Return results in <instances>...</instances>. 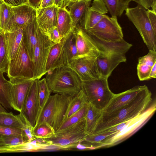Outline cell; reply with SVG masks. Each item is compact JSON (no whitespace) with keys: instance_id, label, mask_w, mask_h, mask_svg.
I'll return each mask as SVG.
<instances>
[{"instance_id":"cell-7","label":"cell","mask_w":156,"mask_h":156,"mask_svg":"<svg viewBox=\"0 0 156 156\" xmlns=\"http://www.w3.org/2000/svg\"><path fill=\"white\" fill-rule=\"evenodd\" d=\"M88 135L84 118L69 127L55 131L53 137L46 139L54 144L76 148L77 144L84 141Z\"/></svg>"},{"instance_id":"cell-31","label":"cell","mask_w":156,"mask_h":156,"mask_svg":"<svg viewBox=\"0 0 156 156\" xmlns=\"http://www.w3.org/2000/svg\"><path fill=\"white\" fill-rule=\"evenodd\" d=\"M3 73L0 72V103L5 109H12L10 101L12 84L4 78Z\"/></svg>"},{"instance_id":"cell-50","label":"cell","mask_w":156,"mask_h":156,"mask_svg":"<svg viewBox=\"0 0 156 156\" xmlns=\"http://www.w3.org/2000/svg\"><path fill=\"white\" fill-rule=\"evenodd\" d=\"M149 76L150 79L156 78V62L154 63L152 67L149 74Z\"/></svg>"},{"instance_id":"cell-4","label":"cell","mask_w":156,"mask_h":156,"mask_svg":"<svg viewBox=\"0 0 156 156\" xmlns=\"http://www.w3.org/2000/svg\"><path fill=\"white\" fill-rule=\"evenodd\" d=\"M108 78L100 76L94 80L81 81V90L88 103L102 111L114 94L109 87Z\"/></svg>"},{"instance_id":"cell-49","label":"cell","mask_w":156,"mask_h":156,"mask_svg":"<svg viewBox=\"0 0 156 156\" xmlns=\"http://www.w3.org/2000/svg\"><path fill=\"white\" fill-rule=\"evenodd\" d=\"M41 0H28V4L36 10L39 8Z\"/></svg>"},{"instance_id":"cell-11","label":"cell","mask_w":156,"mask_h":156,"mask_svg":"<svg viewBox=\"0 0 156 156\" xmlns=\"http://www.w3.org/2000/svg\"><path fill=\"white\" fill-rule=\"evenodd\" d=\"M72 33L76 39L77 58L85 57L97 58L98 56L99 51L90 35L81 25L78 24Z\"/></svg>"},{"instance_id":"cell-24","label":"cell","mask_w":156,"mask_h":156,"mask_svg":"<svg viewBox=\"0 0 156 156\" xmlns=\"http://www.w3.org/2000/svg\"><path fill=\"white\" fill-rule=\"evenodd\" d=\"M58 95V94H56L51 95L40 117L37 120L33 129L43 124H48L52 128V125L57 102Z\"/></svg>"},{"instance_id":"cell-26","label":"cell","mask_w":156,"mask_h":156,"mask_svg":"<svg viewBox=\"0 0 156 156\" xmlns=\"http://www.w3.org/2000/svg\"><path fill=\"white\" fill-rule=\"evenodd\" d=\"M56 27L62 38H66L72 32V19L66 8L58 7Z\"/></svg>"},{"instance_id":"cell-20","label":"cell","mask_w":156,"mask_h":156,"mask_svg":"<svg viewBox=\"0 0 156 156\" xmlns=\"http://www.w3.org/2000/svg\"><path fill=\"white\" fill-rule=\"evenodd\" d=\"M40 29L36 16L23 28V38L28 54L32 62Z\"/></svg>"},{"instance_id":"cell-55","label":"cell","mask_w":156,"mask_h":156,"mask_svg":"<svg viewBox=\"0 0 156 156\" xmlns=\"http://www.w3.org/2000/svg\"><path fill=\"white\" fill-rule=\"evenodd\" d=\"M63 3V5L65 8H66V7L67 0H62Z\"/></svg>"},{"instance_id":"cell-57","label":"cell","mask_w":156,"mask_h":156,"mask_svg":"<svg viewBox=\"0 0 156 156\" xmlns=\"http://www.w3.org/2000/svg\"><path fill=\"white\" fill-rule=\"evenodd\" d=\"M4 2L2 0H0V5Z\"/></svg>"},{"instance_id":"cell-10","label":"cell","mask_w":156,"mask_h":156,"mask_svg":"<svg viewBox=\"0 0 156 156\" xmlns=\"http://www.w3.org/2000/svg\"><path fill=\"white\" fill-rule=\"evenodd\" d=\"M97 58L87 57L77 58L72 60L67 66L75 72L81 81L94 80L100 77Z\"/></svg>"},{"instance_id":"cell-2","label":"cell","mask_w":156,"mask_h":156,"mask_svg":"<svg viewBox=\"0 0 156 156\" xmlns=\"http://www.w3.org/2000/svg\"><path fill=\"white\" fill-rule=\"evenodd\" d=\"M45 78L51 93L72 96L81 90V81L72 69L65 66L47 72Z\"/></svg>"},{"instance_id":"cell-25","label":"cell","mask_w":156,"mask_h":156,"mask_svg":"<svg viewBox=\"0 0 156 156\" xmlns=\"http://www.w3.org/2000/svg\"><path fill=\"white\" fill-rule=\"evenodd\" d=\"M73 96H67L58 94L52 125L55 132L59 129L63 123L69 105Z\"/></svg>"},{"instance_id":"cell-37","label":"cell","mask_w":156,"mask_h":156,"mask_svg":"<svg viewBox=\"0 0 156 156\" xmlns=\"http://www.w3.org/2000/svg\"><path fill=\"white\" fill-rule=\"evenodd\" d=\"M88 104L89 103L85 104L79 110L69 117L63 123L57 130L64 129L76 123L81 119L85 118L87 112Z\"/></svg>"},{"instance_id":"cell-46","label":"cell","mask_w":156,"mask_h":156,"mask_svg":"<svg viewBox=\"0 0 156 156\" xmlns=\"http://www.w3.org/2000/svg\"><path fill=\"white\" fill-rule=\"evenodd\" d=\"M6 4L11 7H15L28 4V0H2Z\"/></svg>"},{"instance_id":"cell-35","label":"cell","mask_w":156,"mask_h":156,"mask_svg":"<svg viewBox=\"0 0 156 156\" xmlns=\"http://www.w3.org/2000/svg\"><path fill=\"white\" fill-rule=\"evenodd\" d=\"M115 132L106 131L98 133L88 134L83 141L90 144H85L89 147L90 150L97 149L98 145L103 140Z\"/></svg>"},{"instance_id":"cell-23","label":"cell","mask_w":156,"mask_h":156,"mask_svg":"<svg viewBox=\"0 0 156 156\" xmlns=\"http://www.w3.org/2000/svg\"><path fill=\"white\" fill-rule=\"evenodd\" d=\"M63 44L61 42L54 44L50 50L46 67V72L66 66L63 52Z\"/></svg>"},{"instance_id":"cell-42","label":"cell","mask_w":156,"mask_h":156,"mask_svg":"<svg viewBox=\"0 0 156 156\" xmlns=\"http://www.w3.org/2000/svg\"><path fill=\"white\" fill-rule=\"evenodd\" d=\"M0 134L6 135H21V129L0 126Z\"/></svg>"},{"instance_id":"cell-16","label":"cell","mask_w":156,"mask_h":156,"mask_svg":"<svg viewBox=\"0 0 156 156\" xmlns=\"http://www.w3.org/2000/svg\"><path fill=\"white\" fill-rule=\"evenodd\" d=\"M58 7L51 6L36 9V18L41 31L47 35L49 31L56 26Z\"/></svg>"},{"instance_id":"cell-5","label":"cell","mask_w":156,"mask_h":156,"mask_svg":"<svg viewBox=\"0 0 156 156\" xmlns=\"http://www.w3.org/2000/svg\"><path fill=\"white\" fill-rule=\"evenodd\" d=\"M125 11L126 15L138 30L148 50L156 51V31L150 22L146 10L138 4Z\"/></svg>"},{"instance_id":"cell-8","label":"cell","mask_w":156,"mask_h":156,"mask_svg":"<svg viewBox=\"0 0 156 156\" xmlns=\"http://www.w3.org/2000/svg\"><path fill=\"white\" fill-rule=\"evenodd\" d=\"M117 16L105 15L94 27L86 31L89 34L101 40L115 41L123 39L122 29Z\"/></svg>"},{"instance_id":"cell-17","label":"cell","mask_w":156,"mask_h":156,"mask_svg":"<svg viewBox=\"0 0 156 156\" xmlns=\"http://www.w3.org/2000/svg\"><path fill=\"white\" fill-rule=\"evenodd\" d=\"M91 5L86 13L81 26L85 31L94 27L108 12L102 0H93Z\"/></svg>"},{"instance_id":"cell-28","label":"cell","mask_w":156,"mask_h":156,"mask_svg":"<svg viewBox=\"0 0 156 156\" xmlns=\"http://www.w3.org/2000/svg\"><path fill=\"white\" fill-rule=\"evenodd\" d=\"M63 52L66 66L72 60L77 58V51L76 39L72 32L67 37L62 38Z\"/></svg>"},{"instance_id":"cell-51","label":"cell","mask_w":156,"mask_h":156,"mask_svg":"<svg viewBox=\"0 0 156 156\" xmlns=\"http://www.w3.org/2000/svg\"><path fill=\"white\" fill-rule=\"evenodd\" d=\"M54 4L56 7L65 8L62 0H53Z\"/></svg>"},{"instance_id":"cell-47","label":"cell","mask_w":156,"mask_h":156,"mask_svg":"<svg viewBox=\"0 0 156 156\" xmlns=\"http://www.w3.org/2000/svg\"><path fill=\"white\" fill-rule=\"evenodd\" d=\"M129 120L121 122L116 125L110 128L106 131H108L111 132H116L118 131L124 127L128 123Z\"/></svg>"},{"instance_id":"cell-29","label":"cell","mask_w":156,"mask_h":156,"mask_svg":"<svg viewBox=\"0 0 156 156\" xmlns=\"http://www.w3.org/2000/svg\"><path fill=\"white\" fill-rule=\"evenodd\" d=\"M26 125V120L20 114L15 115L12 112H0V126L22 129Z\"/></svg>"},{"instance_id":"cell-32","label":"cell","mask_w":156,"mask_h":156,"mask_svg":"<svg viewBox=\"0 0 156 156\" xmlns=\"http://www.w3.org/2000/svg\"><path fill=\"white\" fill-rule=\"evenodd\" d=\"M37 86L39 107L37 120L47 104L51 93L45 78L37 79Z\"/></svg>"},{"instance_id":"cell-38","label":"cell","mask_w":156,"mask_h":156,"mask_svg":"<svg viewBox=\"0 0 156 156\" xmlns=\"http://www.w3.org/2000/svg\"><path fill=\"white\" fill-rule=\"evenodd\" d=\"M12 15L11 6L4 2L0 5V30L4 31Z\"/></svg>"},{"instance_id":"cell-44","label":"cell","mask_w":156,"mask_h":156,"mask_svg":"<svg viewBox=\"0 0 156 156\" xmlns=\"http://www.w3.org/2000/svg\"><path fill=\"white\" fill-rule=\"evenodd\" d=\"M49 38L54 43H60L62 38L60 37L56 27L51 29L47 35Z\"/></svg>"},{"instance_id":"cell-43","label":"cell","mask_w":156,"mask_h":156,"mask_svg":"<svg viewBox=\"0 0 156 156\" xmlns=\"http://www.w3.org/2000/svg\"><path fill=\"white\" fill-rule=\"evenodd\" d=\"M137 3L144 8L146 10L151 8V9L156 11V0H134Z\"/></svg>"},{"instance_id":"cell-48","label":"cell","mask_w":156,"mask_h":156,"mask_svg":"<svg viewBox=\"0 0 156 156\" xmlns=\"http://www.w3.org/2000/svg\"><path fill=\"white\" fill-rule=\"evenodd\" d=\"M54 5L53 0H41L39 8H47Z\"/></svg>"},{"instance_id":"cell-18","label":"cell","mask_w":156,"mask_h":156,"mask_svg":"<svg viewBox=\"0 0 156 156\" xmlns=\"http://www.w3.org/2000/svg\"><path fill=\"white\" fill-rule=\"evenodd\" d=\"M145 85L135 86L121 93L114 94L109 102L102 111V114L109 113L128 103L136 97Z\"/></svg>"},{"instance_id":"cell-30","label":"cell","mask_w":156,"mask_h":156,"mask_svg":"<svg viewBox=\"0 0 156 156\" xmlns=\"http://www.w3.org/2000/svg\"><path fill=\"white\" fill-rule=\"evenodd\" d=\"M102 112V111L89 103L87 112L85 117L86 130L88 134L93 133L101 116Z\"/></svg>"},{"instance_id":"cell-56","label":"cell","mask_w":156,"mask_h":156,"mask_svg":"<svg viewBox=\"0 0 156 156\" xmlns=\"http://www.w3.org/2000/svg\"><path fill=\"white\" fill-rule=\"evenodd\" d=\"M1 134H0V136H1ZM5 147H4V146H3L2 145H1L0 144V149H2V148H4Z\"/></svg>"},{"instance_id":"cell-54","label":"cell","mask_w":156,"mask_h":156,"mask_svg":"<svg viewBox=\"0 0 156 156\" xmlns=\"http://www.w3.org/2000/svg\"><path fill=\"white\" fill-rule=\"evenodd\" d=\"M76 0H67L66 7L68 6L69 3L71 2H75Z\"/></svg>"},{"instance_id":"cell-19","label":"cell","mask_w":156,"mask_h":156,"mask_svg":"<svg viewBox=\"0 0 156 156\" xmlns=\"http://www.w3.org/2000/svg\"><path fill=\"white\" fill-rule=\"evenodd\" d=\"M90 36L99 52L102 53H119L125 55L132 46V44L127 42L123 39L115 41H109Z\"/></svg>"},{"instance_id":"cell-41","label":"cell","mask_w":156,"mask_h":156,"mask_svg":"<svg viewBox=\"0 0 156 156\" xmlns=\"http://www.w3.org/2000/svg\"><path fill=\"white\" fill-rule=\"evenodd\" d=\"M33 127L26 119L25 126L23 128L21 129V135L24 143L30 142L36 138L34 134Z\"/></svg>"},{"instance_id":"cell-15","label":"cell","mask_w":156,"mask_h":156,"mask_svg":"<svg viewBox=\"0 0 156 156\" xmlns=\"http://www.w3.org/2000/svg\"><path fill=\"white\" fill-rule=\"evenodd\" d=\"M126 60L125 54L99 52L96 59V63L100 76L108 78L120 63Z\"/></svg>"},{"instance_id":"cell-27","label":"cell","mask_w":156,"mask_h":156,"mask_svg":"<svg viewBox=\"0 0 156 156\" xmlns=\"http://www.w3.org/2000/svg\"><path fill=\"white\" fill-rule=\"evenodd\" d=\"M5 36L10 61L17 53L23 38V28L13 32H6Z\"/></svg>"},{"instance_id":"cell-33","label":"cell","mask_w":156,"mask_h":156,"mask_svg":"<svg viewBox=\"0 0 156 156\" xmlns=\"http://www.w3.org/2000/svg\"><path fill=\"white\" fill-rule=\"evenodd\" d=\"M88 103L85 94L81 90L72 97L64 116L63 122L84 105Z\"/></svg>"},{"instance_id":"cell-21","label":"cell","mask_w":156,"mask_h":156,"mask_svg":"<svg viewBox=\"0 0 156 156\" xmlns=\"http://www.w3.org/2000/svg\"><path fill=\"white\" fill-rule=\"evenodd\" d=\"M92 0H76L69 4L67 7L72 20V30L80 22L81 26L86 13L90 6Z\"/></svg>"},{"instance_id":"cell-3","label":"cell","mask_w":156,"mask_h":156,"mask_svg":"<svg viewBox=\"0 0 156 156\" xmlns=\"http://www.w3.org/2000/svg\"><path fill=\"white\" fill-rule=\"evenodd\" d=\"M156 110L155 100L144 112L129 120L128 123L120 130L103 140L97 149L109 147L116 145L127 139L142 127L151 118Z\"/></svg>"},{"instance_id":"cell-36","label":"cell","mask_w":156,"mask_h":156,"mask_svg":"<svg viewBox=\"0 0 156 156\" xmlns=\"http://www.w3.org/2000/svg\"><path fill=\"white\" fill-rule=\"evenodd\" d=\"M111 16H121L126 8L121 0H102Z\"/></svg>"},{"instance_id":"cell-39","label":"cell","mask_w":156,"mask_h":156,"mask_svg":"<svg viewBox=\"0 0 156 156\" xmlns=\"http://www.w3.org/2000/svg\"><path fill=\"white\" fill-rule=\"evenodd\" d=\"M33 133L36 138L49 139L53 137L55 132L50 125L42 124L33 129Z\"/></svg>"},{"instance_id":"cell-1","label":"cell","mask_w":156,"mask_h":156,"mask_svg":"<svg viewBox=\"0 0 156 156\" xmlns=\"http://www.w3.org/2000/svg\"><path fill=\"white\" fill-rule=\"evenodd\" d=\"M152 101L151 93L145 85L128 103L109 113L102 114L92 134L105 131L116 125L131 120L145 111Z\"/></svg>"},{"instance_id":"cell-40","label":"cell","mask_w":156,"mask_h":156,"mask_svg":"<svg viewBox=\"0 0 156 156\" xmlns=\"http://www.w3.org/2000/svg\"><path fill=\"white\" fill-rule=\"evenodd\" d=\"M24 143L21 135H6L1 134L0 144L4 147H11Z\"/></svg>"},{"instance_id":"cell-58","label":"cell","mask_w":156,"mask_h":156,"mask_svg":"<svg viewBox=\"0 0 156 156\" xmlns=\"http://www.w3.org/2000/svg\"></svg>"},{"instance_id":"cell-6","label":"cell","mask_w":156,"mask_h":156,"mask_svg":"<svg viewBox=\"0 0 156 156\" xmlns=\"http://www.w3.org/2000/svg\"><path fill=\"white\" fill-rule=\"evenodd\" d=\"M7 73L9 78L34 80L33 63L28 54L23 38L16 55L9 62Z\"/></svg>"},{"instance_id":"cell-14","label":"cell","mask_w":156,"mask_h":156,"mask_svg":"<svg viewBox=\"0 0 156 156\" xmlns=\"http://www.w3.org/2000/svg\"><path fill=\"white\" fill-rule=\"evenodd\" d=\"M12 84L10 104L12 109L20 112L25 98L34 80L9 78Z\"/></svg>"},{"instance_id":"cell-45","label":"cell","mask_w":156,"mask_h":156,"mask_svg":"<svg viewBox=\"0 0 156 156\" xmlns=\"http://www.w3.org/2000/svg\"><path fill=\"white\" fill-rule=\"evenodd\" d=\"M146 11L150 22L154 30L156 31V11L150 9Z\"/></svg>"},{"instance_id":"cell-53","label":"cell","mask_w":156,"mask_h":156,"mask_svg":"<svg viewBox=\"0 0 156 156\" xmlns=\"http://www.w3.org/2000/svg\"><path fill=\"white\" fill-rule=\"evenodd\" d=\"M0 112H6L7 111L5 109L2 105L0 103Z\"/></svg>"},{"instance_id":"cell-52","label":"cell","mask_w":156,"mask_h":156,"mask_svg":"<svg viewBox=\"0 0 156 156\" xmlns=\"http://www.w3.org/2000/svg\"><path fill=\"white\" fill-rule=\"evenodd\" d=\"M134 0H121L122 4L126 9L128 7L129 5V3L132 1Z\"/></svg>"},{"instance_id":"cell-34","label":"cell","mask_w":156,"mask_h":156,"mask_svg":"<svg viewBox=\"0 0 156 156\" xmlns=\"http://www.w3.org/2000/svg\"><path fill=\"white\" fill-rule=\"evenodd\" d=\"M9 62L5 33L0 30V72L7 73Z\"/></svg>"},{"instance_id":"cell-22","label":"cell","mask_w":156,"mask_h":156,"mask_svg":"<svg viewBox=\"0 0 156 156\" xmlns=\"http://www.w3.org/2000/svg\"><path fill=\"white\" fill-rule=\"evenodd\" d=\"M156 62V51L149 50L147 54L139 58L137 70L140 81L150 80L149 75L151 70Z\"/></svg>"},{"instance_id":"cell-13","label":"cell","mask_w":156,"mask_h":156,"mask_svg":"<svg viewBox=\"0 0 156 156\" xmlns=\"http://www.w3.org/2000/svg\"><path fill=\"white\" fill-rule=\"evenodd\" d=\"M37 79L32 83L24 101L20 114L34 127L38 111Z\"/></svg>"},{"instance_id":"cell-9","label":"cell","mask_w":156,"mask_h":156,"mask_svg":"<svg viewBox=\"0 0 156 156\" xmlns=\"http://www.w3.org/2000/svg\"><path fill=\"white\" fill-rule=\"evenodd\" d=\"M54 44L40 29L33 61L34 80L40 79L46 73V67L48 57L51 48Z\"/></svg>"},{"instance_id":"cell-12","label":"cell","mask_w":156,"mask_h":156,"mask_svg":"<svg viewBox=\"0 0 156 156\" xmlns=\"http://www.w3.org/2000/svg\"><path fill=\"white\" fill-rule=\"evenodd\" d=\"M12 7V15L4 32H13L23 28L36 16V10L28 4Z\"/></svg>"}]
</instances>
